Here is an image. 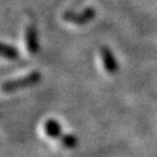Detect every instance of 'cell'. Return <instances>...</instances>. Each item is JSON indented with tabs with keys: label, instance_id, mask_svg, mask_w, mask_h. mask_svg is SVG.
Returning <instances> with one entry per match:
<instances>
[{
	"label": "cell",
	"instance_id": "5",
	"mask_svg": "<svg viewBox=\"0 0 157 157\" xmlns=\"http://www.w3.org/2000/svg\"><path fill=\"white\" fill-rule=\"evenodd\" d=\"M44 132L48 136H50L52 139H56V137L61 136L62 128H61V124H58L56 120L49 119V120L45 121L44 124Z\"/></svg>",
	"mask_w": 157,
	"mask_h": 157
},
{
	"label": "cell",
	"instance_id": "1",
	"mask_svg": "<svg viewBox=\"0 0 157 157\" xmlns=\"http://www.w3.org/2000/svg\"><path fill=\"white\" fill-rule=\"evenodd\" d=\"M42 79L41 72L39 71H32L28 75L20 77V78L11 79V80H6L2 84V91L4 92H14L17 90H22L27 89L30 86L39 84Z\"/></svg>",
	"mask_w": 157,
	"mask_h": 157
},
{
	"label": "cell",
	"instance_id": "3",
	"mask_svg": "<svg viewBox=\"0 0 157 157\" xmlns=\"http://www.w3.org/2000/svg\"><path fill=\"white\" fill-rule=\"evenodd\" d=\"M100 57L101 61L104 63V67L109 75H114L118 71L119 65L118 62L114 57L113 51L108 47H101L100 48Z\"/></svg>",
	"mask_w": 157,
	"mask_h": 157
},
{
	"label": "cell",
	"instance_id": "6",
	"mask_svg": "<svg viewBox=\"0 0 157 157\" xmlns=\"http://www.w3.org/2000/svg\"><path fill=\"white\" fill-rule=\"evenodd\" d=\"M1 56L6 58V59H11V61H14V59H17L20 57V54L17 49L14 47V45L7 44V43H1Z\"/></svg>",
	"mask_w": 157,
	"mask_h": 157
},
{
	"label": "cell",
	"instance_id": "7",
	"mask_svg": "<svg viewBox=\"0 0 157 157\" xmlns=\"http://www.w3.org/2000/svg\"><path fill=\"white\" fill-rule=\"evenodd\" d=\"M62 144L67 148H73V147L77 146V137L73 136L71 134H65L64 136H62Z\"/></svg>",
	"mask_w": 157,
	"mask_h": 157
},
{
	"label": "cell",
	"instance_id": "4",
	"mask_svg": "<svg viewBox=\"0 0 157 157\" xmlns=\"http://www.w3.org/2000/svg\"><path fill=\"white\" fill-rule=\"evenodd\" d=\"M25 43L26 48L30 54H37L40 50L39 39H37V32L34 25H28L25 30Z\"/></svg>",
	"mask_w": 157,
	"mask_h": 157
},
{
	"label": "cell",
	"instance_id": "2",
	"mask_svg": "<svg viewBox=\"0 0 157 157\" xmlns=\"http://www.w3.org/2000/svg\"><path fill=\"white\" fill-rule=\"evenodd\" d=\"M95 17V10L92 7H87L80 13H75V12H65L63 14L64 21L75 25H86L90 22L91 20Z\"/></svg>",
	"mask_w": 157,
	"mask_h": 157
}]
</instances>
